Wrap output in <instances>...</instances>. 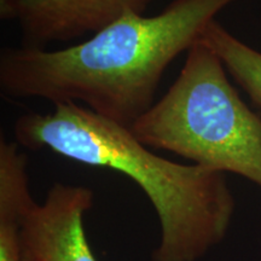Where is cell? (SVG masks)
Listing matches in <instances>:
<instances>
[{
  "label": "cell",
  "instance_id": "2",
  "mask_svg": "<svg viewBox=\"0 0 261 261\" xmlns=\"http://www.w3.org/2000/svg\"><path fill=\"white\" fill-rule=\"evenodd\" d=\"M14 133L23 148L47 149L135 181L160 224L151 261H197L226 237L236 203L225 173L162 158L128 127L76 103L54 104L47 113H25L16 119Z\"/></svg>",
  "mask_w": 261,
  "mask_h": 261
},
{
  "label": "cell",
  "instance_id": "7",
  "mask_svg": "<svg viewBox=\"0 0 261 261\" xmlns=\"http://www.w3.org/2000/svg\"><path fill=\"white\" fill-rule=\"evenodd\" d=\"M200 40L223 62L231 77L261 110V52L244 44L213 19Z\"/></svg>",
  "mask_w": 261,
  "mask_h": 261
},
{
  "label": "cell",
  "instance_id": "6",
  "mask_svg": "<svg viewBox=\"0 0 261 261\" xmlns=\"http://www.w3.org/2000/svg\"><path fill=\"white\" fill-rule=\"evenodd\" d=\"M35 203L29 189L28 156L17 142L0 139V261H22L21 231Z\"/></svg>",
  "mask_w": 261,
  "mask_h": 261
},
{
  "label": "cell",
  "instance_id": "4",
  "mask_svg": "<svg viewBox=\"0 0 261 261\" xmlns=\"http://www.w3.org/2000/svg\"><path fill=\"white\" fill-rule=\"evenodd\" d=\"M152 0H0V17L17 22L24 47L47 48L102 31Z\"/></svg>",
  "mask_w": 261,
  "mask_h": 261
},
{
  "label": "cell",
  "instance_id": "1",
  "mask_svg": "<svg viewBox=\"0 0 261 261\" xmlns=\"http://www.w3.org/2000/svg\"><path fill=\"white\" fill-rule=\"evenodd\" d=\"M236 0H173L154 16L128 12L86 40L48 50L5 47L0 89L16 99L76 103L129 127L155 104L172 62Z\"/></svg>",
  "mask_w": 261,
  "mask_h": 261
},
{
  "label": "cell",
  "instance_id": "3",
  "mask_svg": "<svg viewBox=\"0 0 261 261\" xmlns=\"http://www.w3.org/2000/svg\"><path fill=\"white\" fill-rule=\"evenodd\" d=\"M226 74L219 57L198 40L167 92L129 129L150 149L241 175L261 189V116Z\"/></svg>",
  "mask_w": 261,
  "mask_h": 261
},
{
  "label": "cell",
  "instance_id": "5",
  "mask_svg": "<svg viewBox=\"0 0 261 261\" xmlns=\"http://www.w3.org/2000/svg\"><path fill=\"white\" fill-rule=\"evenodd\" d=\"M94 191L56 182L42 203L32 205L21 231L22 261H97L85 231Z\"/></svg>",
  "mask_w": 261,
  "mask_h": 261
}]
</instances>
